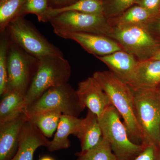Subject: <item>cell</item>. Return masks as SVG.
<instances>
[{
	"label": "cell",
	"mask_w": 160,
	"mask_h": 160,
	"mask_svg": "<svg viewBox=\"0 0 160 160\" xmlns=\"http://www.w3.org/2000/svg\"><path fill=\"white\" fill-rule=\"evenodd\" d=\"M92 77L106 92L112 105L122 118L132 142L142 144V133L136 118L133 93L130 86L110 71L96 72Z\"/></svg>",
	"instance_id": "6da1fadb"
},
{
	"label": "cell",
	"mask_w": 160,
	"mask_h": 160,
	"mask_svg": "<svg viewBox=\"0 0 160 160\" xmlns=\"http://www.w3.org/2000/svg\"><path fill=\"white\" fill-rule=\"evenodd\" d=\"M131 88L136 118L142 133V144L158 145L160 129L159 89Z\"/></svg>",
	"instance_id": "7a4b0ae2"
},
{
	"label": "cell",
	"mask_w": 160,
	"mask_h": 160,
	"mask_svg": "<svg viewBox=\"0 0 160 160\" xmlns=\"http://www.w3.org/2000/svg\"><path fill=\"white\" fill-rule=\"evenodd\" d=\"M38 59L37 69L25 95L26 108L50 88L68 83L71 76L70 63L64 57L47 56Z\"/></svg>",
	"instance_id": "3957f363"
},
{
	"label": "cell",
	"mask_w": 160,
	"mask_h": 160,
	"mask_svg": "<svg viewBox=\"0 0 160 160\" xmlns=\"http://www.w3.org/2000/svg\"><path fill=\"white\" fill-rule=\"evenodd\" d=\"M121 116L111 105L98 118L102 138L110 143L112 150L118 160H134L147 145L132 142Z\"/></svg>",
	"instance_id": "277c9868"
},
{
	"label": "cell",
	"mask_w": 160,
	"mask_h": 160,
	"mask_svg": "<svg viewBox=\"0 0 160 160\" xmlns=\"http://www.w3.org/2000/svg\"><path fill=\"white\" fill-rule=\"evenodd\" d=\"M6 30L12 42L37 58L47 56L64 57L59 49L48 41L23 16L15 18Z\"/></svg>",
	"instance_id": "5b68a950"
},
{
	"label": "cell",
	"mask_w": 160,
	"mask_h": 160,
	"mask_svg": "<svg viewBox=\"0 0 160 160\" xmlns=\"http://www.w3.org/2000/svg\"><path fill=\"white\" fill-rule=\"evenodd\" d=\"M86 108L68 83L52 87L27 106L25 113L28 118L42 112L58 110L63 114L78 117Z\"/></svg>",
	"instance_id": "8992f818"
},
{
	"label": "cell",
	"mask_w": 160,
	"mask_h": 160,
	"mask_svg": "<svg viewBox=\"0 0 160 160\" xmlns=\"http://www.w3.org/2000/svg\"><path fill=\"white\" fill-rule=\"evenodd\" d=\"M109 38L115 40L123 50L139 61L150 59L160 50V41L144 25L112 27Z\"/></svg>",
	"instance_id": "52a82bcc"
},
{
	"label": "cell",
	"mask_w": 160,
	"mask_h": 160,
	"mask_svg": "<svg viewBox=\"0 0 160 160\" xmlns=\"http://www.w3.org/2000/svg\"><path fill=\"white\" fill-rule=\"evenodd\" d=\"M53 31L64 32H86L109 38L112 27L104 15L87 14L75 11L63 12L49 19Z\"/></svg>",
	"instance_id": "ba28073f"
},
{
	"label": "cell",
	"mask_w": 160,
	"mask_h": 160,
	"mask_svg": "<svg viewBox=\"0 0 160 160\" xmlns=\"http://www.w3.org/2000/svg\"><path fill=\"white\" fill-rule=\"evenodd\" d=\"M38 64V58L27 53L11 41L7 61V90H14L26 95Z\"/></svg>",
	"instance_id": "9c48e42d"
},
{
	"label": "cell",
	"mask_w": 160,
	"mask_h": 160,
	"mask_svg": "<svg viewBox=\"0 0 160 160\" xmlns=\"http://www.w3.org/2000/svg\"><path fill=\"white\" fill-rule=\"evenodd\" d=\"M58 36L63 38L73 40L95 57L104 56L123 50L115 40L102 35L71 32L60 33Z\"/></svg>",
	"instance_id": "30bf717a"
},
{
	"label": "cell",
	"mask_w": 160,
	"mask_h": 160,
	"mask_svg": "<svg viewBox=\"0 0 160 160\" xmlns=\"http://www.w3.org/2000/svg\"><path fill=\"white\" fill-rule=\"evenodd\" d=\"M76 91L83 105L98 118L112 105L108 95L92 76L80 82Z\"/></svg>",
	"instance_id": "8fae6325"
},
{
	"label": "cell",
	"mask_w": 160,
	"mask_h": 160,
	"mask_svg": "<svg viewBox=\"0 0 160 160\" xmlns=\"http://www.w3.org/2000/svg\"><path fill=\"white\" fill-rule=\"evenodd\" d=\"M50 142L29 119L22 128L17 151L11 160H33L37 149L41 146L48 147Z\"/></svg>",
	"instance_id": "7c38bea8"
},
{
	"label": "cell",
	"mask_w": 160,
	"mask_h": 160,
	"mask_svg": "<svg viewBox=\"0 0 160 160\" xmlns=\"http://www.w3.org/2000/svg\"><path fill=\"white\" fill-rule=\"evenodd\" d=\"M29 120L25 112L10 122L0 125V160H11L18 147L21 130Z\"/></svg>",
	"instance_id": "4fadbf2b"
},
{
	"label": "cell",
	"mask_w": 160,
	"mask_h": 160,
	"mask_svg": "<svg viewBox=\"0 0 160 160\" xmlns=\"http://www.w3.org/2000/svg\"><path fill=\"white\" fill-rule=\"evenodd\" d=\"M96 57L108 66L117 77L127 84L140 62L133 55L124 50Z\"/></svg>",
	"instance_id": "5bb4252c"
},
{
	"label": "cell",
	"mask_w": 160,
	"mask_h": 160,
	"mask_svg": "<svg viewBox=\"0 0 160 160\" xmlns=\"http://www.w3.org/2000/svg\"><path fill=\"white\" fill-rule=\"evenodd\" d=\"M132 88H159L160 60L140 61L127 84Z\"/></svg>",
	"instance_id": "9a60e30c"
},
{
	"label": "cell",
	"mask_w": 160,
	"mask_h": 160,
	"mask_svg": "<svg viewBox=\"0 0 160 160\" xmlns=\"http://www.w3.org/2000/svg\"><path fill=\"white\" fill-rule=\"evenodd\" d=\"M82 121V119L77 117L62 115L54 138L50 141L47 147L49 151L53 152L69 148L70 146L69 136L72 134L76 136Z\"/></svg>",
	"instance_id": "2e32d148"
},
{
	"label": "cell",
	"mask_w": 160,
	"mask_h": 160,
	"mask_svg": "<svg viewBox=\"0 0 160 160\" xmlns=\"http://www.w3.org/2000/svg\"><path fill=\"white\" fill-rule=\"evenodd\" d=\"M76 137L81 143V151L92 149L101 142L102 133L96 114L88 110L86 117L82 119Z\"/></svg>",
	"instance_id": "e0dca14e"
},
{
	"label": "cell",
	"mask_w": 160,
	"mask_h": 160,
	"mask_svg": "<svg viewBox=\"0 0 160 160\" xmlns=\"http://www.w3.org/2000/svg\"><path fill=\"white\" fill-rule=\"evenodd\" d=\"M0 103V125L10 122L25 111V96L14 90L3 94Z\"/></svg>",
	"instance_id": "ac0fdd59"
},
{
	"label": "cell",
	"mask_w": 160,
	"mask_h": 160,
	"mask_svg": "<svg viewBox=\"0 0 160 160\" xmlns=\"http://www.w3.org/2000/svg\"><path fill=\"white\" fill-rule=\"evenodd\" d=\"M69 11L78 12L87 14L104 15V6L100 0H78L65 7L58 8L49 7L43 22H48L49 19L55 16Z\"/></svg>",
	"instance_id": "d6986e66"
},
{
	"label": "cell",
	"mask_w": 160,
	"mask_h": 160,
	"mask_svg": "<svg viewBox=\"0 0 160 160\" xmlns=\"http://www.w3.org/2000/svg\"><path fill=\"white\" fill-rule=\"evenodd\" d=\"M155 16L150 12L137 5L129 8L117 18L109 21L112 27L143 25Z\"/></svg>",
	"instance_id": "ffe728a7"
},
{
	"label": "cell",
	"mask_w": 160,
	"mask_h": 160,
	"mask_svg": "<svg viewBox=\"0 0 160 160\" xmlns=\"http://www.w3.org/2000/svg\"><path fill=\"white\" fill-rule=\"evenodd\" d=\"M62 114L58 110H48L34 115L29 118V119L46 138H50L57 129L60 118Z\"/></svg>",
	"instance_id": "44dd1931"
},
{
	"label": "cell",
	"mask_w": 160,
	"mask_h": 160,
	"mask_svg": "<svg viewBox=\"0 0 160 160\" xmlns=\"http://www.w3.org/2000/svg\"><path fill=\"white\" fill-rule=\"evenodd\" d=\"M76 155L78 157L76 160H118L112 150L110 143L103 138L93 148L77 152Z\"/></svg>",
	"instance_id": "7402d4cb"
},
{
	"label": "cell",
	"mask_w": 160,
	"mask_h": 160,
	"mask_svg": "<svg viewBox=\"0 0 160 160\" xmlns=\"http://www.w3.org/2000/svg\"><path fill=\"white\" fill-rule=\"evenodd\" d=\"M26 0H1L0 32L6 30L8 25L18 16Z\"/></svg>",
	"instance_id": "603a6c76"
},
{
	"label": "cell",
	"mask_w": 160,
	"mask_h": 160,
	"mask_svg": "<svg viewBox=\"0 0 160 160\" xmlns=\"http://www.w3.org/2000/svg\"><path fill=\"white\" fill-rule=\"evenodd\" d=\"M0 40V95L1 96L7 91L8 76L7 61L8 51L11 40L6 30L1 33Z\"/></svg>",
	"instance_id": "cb8c5ba5"
},
{
	"label": "cell",
	"mask_w": 160,
	"mask_h": 160,
	"mask_svg": "<svg viewBox=\"0 0 160 160\" xmlns=\"http://www.w3.org/2000/svg\"><path fill=\"white\" fill-rule=\"evenodd\" d=\"M48 8V0H26L18 16L32 13L37 16L39 22H43Z\"/></svg>",
	"instance_id": "d4e9b609"
},
{
	"label": "cell",
	"mask_w": 160,
	"mask_h": 160,
	"mask_svg": "<svg viewBox=\"0 0 160 160\" xmlns=\"http://www.w3.org/2000/svg\"><path fill=\"white\" fill-rule=\"evenodd\" d=\"M140 0H111L107 10V15L112 17L117 16L129 9Z\"/></svg>",
	"instance_id": "484cf974"
},
{
	"label": "cell",
	"mask_w": 160,
	"mask_h": 160,
	"mask_svg": "<svg viewBox=\"0 0 160 160\" xmlns=\"http://www.w3.org/2000/svg\"><path fill=\"white\" fill-rule=\"evenodd\" d=\"M134 160H160V148L156 144H149Z\"/></svg>",
	"instance_id": "4316f807"
},
{
	"label": "cell",
	"mask_w": 160,
	"mask_h": 160,
	"mask_svg": "<svg viewBox=\"0 0 160 160\" xmlns=\"http://www.w3.org/2000/svg\"><path fill=\"white\" fill-rule=\"evenodd\" d=\"M137 4L155 16L160 13V0H140Z\"/></svg>",
	"instance_id": "83f0119b"
},
{
	"label": "cell",
	"mask_w": 160,
	"mask_h": 160,
	"mask_svg": "<svg viewBox=\"0 0 160 160\" xmlns=\"http://www.w3.org/2000/svg\"><path fill=\"white\" fill-rule=\"evenodd\" d=\"M143 25L153 36L160 41V13Z\"/></svg>",
	"instance_id": "f1b7e54d"
},
{
	"label": "cell",
	"mask_w": 160,
	"mask_h": 160,
	"mask_svg": "<svg viewBox=\"0 0 160 160\" xmlns=\"http://www.w3.org/2000/svg\"><path fill=\"white\" fill-rule=\"evenodd\" d=\"M78 0H50V2L54 5L52 8H61L69 6Z\"/></svg>",
	"instance_id": "f546056e"
},
{
	"label": "cell",
	"mask_w": 160,
	"mask_h": 160,
	"mask_svg": "<svg viewBox=\"0 0 160 160\" xmlns=\"http://www.w3.org/2000/svg\"><path fill=\"white\" fill-rule=\"evenodd\" d=\"M39 160H55L53 158L49 156H45L42 157L39 159Z\"/></svg>",
	"instance_id": "4dcf8cb0"
},
{
	"label": "cell",
	"mask_w": 160,
	"mask_h": 160,
	"mask_svg": "<svg viewBox=\"0 0 160 160\" xmlns=\"http://www.w3.org/2000/svg\"><path fill=\"white\" fill-rule=\"evenodd\" d=\"M150 59L152 60H160V50L154 56H153Z\"/></svg>",
	"instance_id": "1f68e13d"
},
{
	"label": "cell",
	"mask_w": 160,
	"mask_h": 160,
	"mask_svg": "<svg viewBox=\"0 0 160 160\" xmlns=\"http://www.w3.org/2000/svg\"><path fill=\"white\" fill-rule=\"evenodd\" d=\"M158 146L160 148V129L159 130V133L158 141Z\"/></svg>",
	"instance_id": "d6a6232c"
},
{
	"label": "cell",
	"mask_w": 160,
	"mask_h": 160,
	"mask_svg": "<svg viewBox=\"0 0 160 160\" xmlns=\"http://www.w3.org/2000/svg\"><path fill=\"white\" fill-rule=\"evenodd\" d=\"M159 89L160 91V86L159 87Z\"/></svg>",
	"instance_id": "836d02e7"
}]
</instances>
